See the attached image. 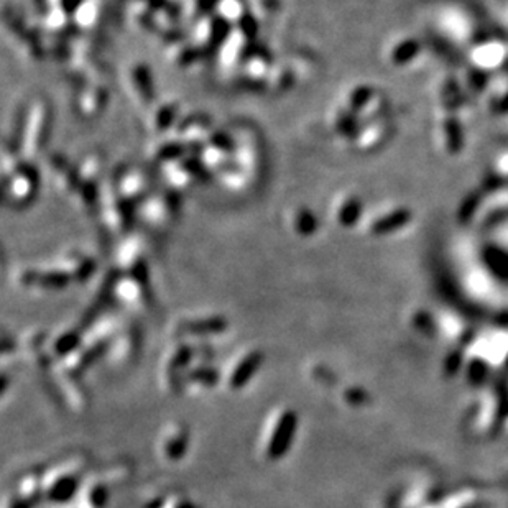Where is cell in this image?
Listing matches in <instances>:
<instances>
[{"instance_id":"cell-1","label":"cell","mask_w":508,"mask_h":508,"mask_svg":"<svg viewBox=\"0 0 508 508\" xmlns=\"http://www.w3.org/2000/svg\"><path fill=\"white\" fill-rule=\"evenodd\" d=\"M89 474L91 458L84 451H74L45 467L43 503L55 507L73 502Z\"/></svg>"},{"instance_id":"cell-2","label":"cell","mask_w":508,"mask_h":508,"mask_svg":"<svg viewBox=\"0 0 508 508\" xmlns=\"http://www.w3.org/2000/svg\"><path fill=\"white\" fill-rule=\"evenodd\" d=\"M300 418L295 408L277 407L265 419L259 437V451L263 460L278 463L288 454L295 442Z\"/></svg>"},{"instance_id":"cell-3","label":"cell","mask_w":508,"mask_h":508,"mask_svg":"<svg viewBox=\"0 0 508 508\" xmlns=\"http://www.w3.org/2000/svg\"><path fill=\"white\" fill-rule=\"evenodd\" d=\"M198 358V346L193 341L175 339L166 347L160 362V382L163 390L170 393H181L186 372Z\"/></svg>"},{"instance_id":"cell-4","label":"cell","mask_w":508,"mask_h":508,"mask_svg":"<svg viewBox=\"0 0 508 508\" xmlns=\"http://www.w3.org/2000/svg\"><path fill=\"white\" fill-rule=\"evenodd\" d=\"M265 362V352L257 346H245L235 352V356L222 370V382L229 391H239L245 389L254 380L257 372Z\"/></svg>"},{"instance_id":"cell-5","label":"cell","mask_w":508,"mask_h":508,"mask_svg":"<svg viewBox=\"0 0 508 508\" xmlns=\"http://www.w3.org/2000/svg\"><path fill=\"white\" fill-rule=\"evenodd\" d=\"M191 446V430L186 423L171 421L161 428L157 437V456L166 464H178Z\"/></svg>"},{"instance_id":"cell-6","label":"cell","mask_w":508,"mask_h":508,"mask_svg":"<svg viewBox=\"0 0 508 508\" xmlns=\"http://www.w3.org/2000/svg\"><path fill=\"white\" fill-rule=\"evenodd\" d=\"M114 491V484L102 474L101 469L96 472L91 470V474L87 475L86 481L79 488L74 503L78 508H107Z\"/></svg>"},{"instance_id":"cell-7","label":"cell","mask_w":508,"mask_h":508,"mask_svg":"<svg viewBox=\"0 0 508 508\" xmlns=\"http://www.w3.org/2000/svg\"><path fill=\"white\" fill-rule=\"evenodd\" d=\"M227 331V321L222 316H199V318H183L175 324L173 338H209Z\"/></svg>"},{"instance_id":"cell-8","label":"cell","mask_w":508,"mask_h":508,"mask_svg":"<svg viewBox=\"0 0 508 508\" xmlns=\"http://www.w3.org/2000/svg\"><path fill=\"white\" fill-rule=\"evenodd\" d=\"M222 382V372L214 365L212 361H198L186 372L184 391H208Z\"/></svg>"},{"instance_id":"cell-9","label":"cell","mask_w":508,"mask_h":508,"mask_svg":"<svg viewBox=\"0 0 508 508\" xmlns=\"http://www.w3.org/2000/svg\"><path fill=\"white\" fill-rule=\"evenodd\" d=\"M138 347H140L138 331L132 328V326H124V328H119L107 354H109L112 362L124 363L130 362L135 356H138Z\"/></svg>"},{"instance_id":"cell-10","label":"cell","mask_w":508,"mask_h":508,"mask_svg":"<svg viewBox=\"0 0 508 508\" xmlns=\"http://www.w3.org/2000/svg\"><path fill=\"white\" fill-rule=\"evenodd\" d=\"M137 508H199L193 498L181 492L171 493H158L155 497L143 500L142 505Z\"/></svg>"},{"instance_id":"cell-11","label":"cell","mask_w":508,"mask_h":508,"mask_svg":"<svg viewBox=\"0 0 508 508\" xmlns=\"http://www.w3.org/2000/svg\"><path fill=\"white\" fill-rule=\"evenodd\" d=\"M3 508H34L31 505H28V503L23 500V498H20L17 495L15 492H10V495H7L6 502H3Z\"/></svg>"}]
</instances>
